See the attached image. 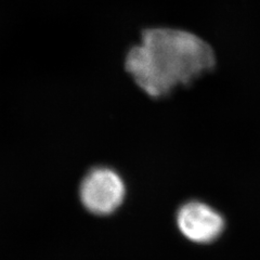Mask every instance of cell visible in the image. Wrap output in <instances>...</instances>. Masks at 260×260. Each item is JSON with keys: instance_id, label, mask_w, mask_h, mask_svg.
Returning a JSON list of instances; mask_svg holds the SVG:
<instances>
[{"instance_id": "1", "label": "cell", "mask_w": 260, "mask_h": 260, "mask_svg": "<svg viewBox=\"0 0 260 260\" xmlns=\"http://www.w3.org/2000/svg\"><path fill=\"white\" fill-rule=\"evenodd\" d=\"M215 54L204 40L174 28H150L130 49L125 68L142 90L153 98L166 95L213 69Z\"/></svg>"}, {"instance_id": "2", "label": "cell", "mask_w": 260, "mask_h": 260, "mask_svg": "<svg viewBox=\"0 0 260 260\" xmlns=\"http://www.w3.org/2000/svg\"><path fill=\"white\" fill-rule=\"evenodd\" d=\"M125 184L117 173L107 167L90 170L80 184V200L93 214L109 215L118 208L125 197Z\"/></svg>"}, {"instance_id": "3", "label": "cell", "mask_w": 260, "mask_h": 260, "mask_svg": "<svg viewBox=\"0 0 260 260\" xmlns=\"http://www.w3.org/2000/svg\"><path fill=\"white\" fill-rule=\"evenodd\" d=\"M177 222L184 237L197 243L214 241L224 226L222 217L200 202H190L183 205L178 213Z\"/></svg>"}]
</instances>
